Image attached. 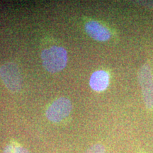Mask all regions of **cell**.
I'll return each mask as SVG.
<instances>
[{
	"mask_svg": "<svg viewBox=\"0 0 153 153\" xmlns=\"http://www.w3.org/2000/svg\"><path fill=\"white\" fill-rule=\"evenodd\" d=\"M140 4L147 7H152L153 6V1H140Z\"/></svg>",
	"mask_w": 153,
	"mask_h": 153,
	"instance_id": "9",
	"label": "cell"
},
{
	"mask_svg": "<svg viewBox=\"0 0 153 153\" xmlns=\"http://www.w3.org/2000/svg\"><path fill=\"white\" fill-rule=\"evenodd\" d=\"M4 153H29L27 149L20 145H7L4 149Z\"/></svg>",
	"mask_w": 153,
	"mask_h": 153,
	"instance_id": "7",
	"label": "cell"
},
{
	"mask_svg": "<svg viewBox=\"0 0 153 153\" xmlns=\"http://www.w3.org/2000/svg\"><path fill=\"white\" fill-rule=\"evenodd\" d=\"M138 81L147 108H153V74L150 65L145 64L138 71Z\"/></svg>",
	"mask_w": 153,
	"mask_h": 153,
	"instance_id": "3",
	"label": "cell"
},
{
	"mask_svg": "<svg viewBox=\"0 0 153 153\" xmlns=\"http://www.w3.org/2000/svg\"><path fill=\"white\" fill-rule=\"evenodd\" d=\"M109 84V75L104 70H98L91 74L89 85L93 90L102 91L108 87Z\"/></svg>",
	"mask_w": 153,
	"mask_h": 153,
	"instance_id": "6",
	"label": "cell"
},
{
	"mask_svg": "<svg viewBox=\"0 0 153 153\" xmlns=\"http://www.w3.org/2000/svg\"><path fill=\"white\" fill-rule=\"evenodd\" d=\"M0 79L11 92H18L22 89V76L14 63L7 62L0 67Z\"/></svg>",
	"mask_w": 153,
	"mask_h": 153,
	"instance_id": "2",
	"label": "cell"
},
{
	"mask_svg": "<svg viewBox=\"0 0 153 153\" xmlns=\"http://www.w3.org/2000/svg\"><path fill=\"white\" fill-rule=\"evenodd\" d=\"M85 153H106V149L102 144L97 143L88 148Z\"/></svg>",
	"mask_w": 153,
	"mask_h": 153,
	"instance_id": "8",
	"label": "cell"
},
{
	"mask_svg": "<svg viewBox=\"0 0 153 153\" xmlns=\"http://www.w3.org/2000/svg\"><path fill=\"white\" fill-rule=\"evenodd\" d=\"M85 30L88 35L97 41H106L111 37L107 28L97 21H90L85 25Z\"/></svg>",
	"mask_w": 153,
	"mask_h": 153,
	"instance_id": "5",
	"label": "cell"
},
{
	"mask_svg": "<svg viewBox=\"0 0 153 153\" xmlns=\"http://www.w3.org/2000/svg\"><path fill=\"white\" fill-rule=\"evenodd\" d=\"M41 59L45 70L55 73L65 68L68 62V53L64 48L54 45L43 51Z\"/></svg>",
	"mask_w": 153,
	"mask_h": 153,
	"instance_id": "1",
	"label": "cell"
},
{
	"mask_svg": "<svg viewBox=\"0 0 153 153\" xmlns=\"http://www.w3.org/2000/svg\"><path fill=\"white\" fill-rule=\"evenodd\" d=\"M71 101L65 97H61L53 101L46 111V117L50 121L58 123L66 118L71 113Z\"/></svg>",
	"mask_w": 153,
	"mask_h": 153,
	"instance_id": "4",
	"label": "cell"
}]
</instances>
